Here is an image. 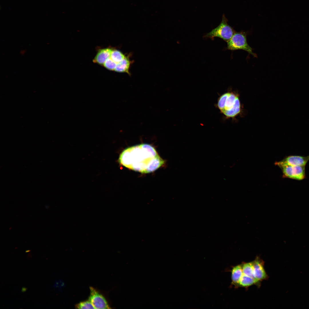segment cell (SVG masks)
<instances>
[{
    "label": "cell",
    "mask_w": 309,
    "mask_h": 309,
    "mask_svg": "<svg viewBox=\"0 0 309 309\" xmlns=\"http://www.w3.org/2000/svg\"><path fill=\"white\" fill-rule=\"evenodd\" d=\"M118 161L124 167L142 173L154 172L165 162L153 147L145 143L126 148L120 154Z\"/></svg>",
    "instance_id": "cell-1"
},
{
    "label": "cell",
    "mask_w": 309,
    "mask_h": 309,
    "mask_svg": "<svg viewBox=\"0 0 309 309\" xmlns=\"http://www.w3.org/2000/svg\"><path fill=\"white\" fill-rule=\"evenodd\" d=\"M217 106L227 119L235 120L238 117L243 116L244 115V110L239 94L231 89L220 96Z\"/></svg>",
    "instance_id": "cell-2"
},
{
    "label": "cell",
    "mask_w": 309,
    "mask_h": 309,
    "mask_svg": "<svg viewBox=\"0 0 309 309\" xmlns=\"http://www.w3.org/2000/svg\"><path fill=\"white\" fill-rule=\"evenodd\" d=\"M227 49L232 51L242 49L247 52L254 57L257 55L253 52L252 48L248 44L246 34L244 32H235L227 41Z\"/></svg>",
    "instance_id": "cell-3"
},
{
    "label": "cell",
    "mask_w": 309,
    "mask_h": 309,
    "mask_svg": "<svg viewBox=\"0 0 309 309\" xmlns=\"http://www.w3.org/2000/svg\"><path fill=\"white\" fill-rule=\"evenodd\" d=\"M227 21V18L223 15L222 21L219 26L207 33L204 37L212 40L215 37H218L227 41L235 32L233 28L228 24Z\"/></svg>",
    "instance_id": "cell-4"
},
{
    "label": "cell",
    "mask_w": 309,
    "mask_h": 309,
    "mask_svg": "<svg viewBox=\"0 0 309 309\" xmlns=\"http://www.w3.org/2000/svg\"><path fill=\"white\" fill-rule=\"evenodd\" d=\"M282 173V177L297 180H302L306 178L305 166L286 165L280 167Z\"/></svg>",
    "instance_id": "cell-5"
},
{
    "label": "cell",
    "mask_w": 309,
    "mask_h": 309,
    "mask_svg": "<svg viewBox=\"0 0 309 309\" xmlns=\"http://www.w3.org/2000/svg\"><path fill=\"white\" fill-rule=\"evenodd\" d=\"M309 160V155L303 156L291 155L287 156L282 160L275 162V165L279 167L286 165L305 166Z\"/></svg>",
    "instance_id": "cell-6"
},
{
    "label": "cell",
    "mask_w": 309,
    "mask_h": 309,
    "mask_svg": "<svg viewBox=\"0 0 309 309\" xmlns=\"http://www.w3.org/2000/svg\"><path fill=\"white\" fill-rule=\"evenodd\" d=\"M90 294L89 300L95 309L110 308L105 298L95 289L90 287Z\"/></svg>",
    "instance_id": "cell-7"
},
{
    "label": "cell",
    "mask_w": 309,
    "mask_h": 309,
    "mask_svg": "<svg viewBox=\"0 0 309 309\" xmlns=\"http://www.w3.org/2000/svg\"><path fill=\"white\" fill-rule=\"evenodd\" d=\"M253 262L255 278L259 281L266 279L268 276L264 269L263 263L258 258Z\"/></svg>",
    "instance_id": "cell-8"
},
{
    "label": "cell",
    "mask_w": 309,
    "mask_h": 309,
    "mask_svg": "<svg viewBox=\"0 0 309 309\" xmlns=\"http://www.w3.org/2000/svg\"><path fill=\"white\" fill-rule=\"evenodd\" d=\"M112 50L109 48L100 50L93 59V62L103 65L106 61L110 57Z\"/></svg>",
    "instance_id": "cell-9"
},
{
    "label": "cell",
    "mask_w": 309,
    "mask_h": 309,
    "mask_svg": "<svg viewBox=\"0 0 309 309\" xmlns=\"http://www.w3.org/2000/svg\"><path fill=\"white\" fill-rule=\"evenodd\" d=\"M232 283L234 285H239L240 280L243 275L242 265H239L234 267L231 270Z\"/></svg>",
    "instance_id": "cell-10"
},
{
    "label": "cell",
    "mask_w": 309,
    "mask_h": 309,
    "mask_svg": "<svg viewBox=\"0 0 309 309\" xmlns=\"http://www.w3.org/2000/svg\"><path fill=\"white\" fill-rule=\"evenodd\" d=\"M130 61L128 57H125L117 64L114 70L119 72H126L128 74Z\"/></svg>",
    "instance_id": "cell-11"
},
{
    "label": "cell",
    "mask_w": 309,
    "mask_h": 309,
    "mask_svg": "<svg viewBox=\"0 0 309 309\" xmlns=\"http://www.w3.org/2000/svg\"><path fill=\"white\" fill-rule=\"evenodd\" d=\"M259 282L255 278L243 274L239 281V285L242 287H248L256 284Z\"/></svg>",
    "instance_id": "cell-12"
},
{
    "label": "cell",
    "mask_w": 309,
    "mask_h": 309,
    "mask_svg": "<svg viewBox=\"0 0 309 309\" xmlns=\"http://www.w3.org/2000/svg\"><path fill=\"white\" fill-rule=\"evenodd\" d=\"M242 269L243 274L255 279L254 276L253 262L243 264L242 265Z\"/></svg>",
    "instance_id": "cell-13"
},
{
    "label": "cell",
    "mask_w": 309,
    "mask_h": 309,
    "mask_svg": "<svg viewBox=\"0 0 309 309\" xmlns=\"http://www.w3.org/2000/svg\"><path fill=\"white\" fill-rule=\"evenodd\" d=\"M125 57V56L122 53L117 50H112L110 57L111 59L117 64L120 62Z\"/></svg>",
    "instance_id": "cell-14"
},
{
    "label": "cell",
    "mask_w": 309,
    "mask_h": 309,
    "mask_svg": "<svg viewBox=\"0 0 309 309\" xmlns=\"http://www.w3.org/2000/svg\"><path fill=\"white\" fill-rule=\"evenodd\" d=\"M76 307L78 309H95L89 300L80 302L76 305Z\"/></svg>",
    "instance_id": "cell-15"
},
{
    "label": "cell",
    "mask_w": 309,
    "mask_h": 309,
    "mask_svg": "<svg viewBox=\"0 0 309 309\" xmlns=\"http://www.w3.org/2000/svg\"><path fill=\"white\" fill-rule=\"evenodd\" d=\"M117 64L110 57L106 61L103 66L108 70L113 71L114 70Z\"/></svg>",
    "instance_id": "cell-16"
},
{
    "label": "cell",
    "mask_w": 309,
    "mask_h": 309,
    "mask_svg": "<svg viewBox=\"0 0 309 309\" xmlns=\"http://www.w3.org/2000/svg\"><path fill=\"white\" fill-rule=\"evenodd\" d=\"M27 289V288L25 287H22V288L21 292H25Z\"/></svg>",
    "instance_id": "cell-17"
},
{
    "label": "cell",
    "mask_w": 309,
    "mask_h": 309,
    "mask_svg": "<svg viewBox=\"0 0 309 309\" xmlns=\"http://www.w3.org/2000/svg\"><path fill=\"white\" fill-rule=\"evenodd\" d=\"M29 251V250H27V251H26L25 252H28L29 251Z\"/></svg>",
    "instance_id": "cell-18"
}]
</instances>
